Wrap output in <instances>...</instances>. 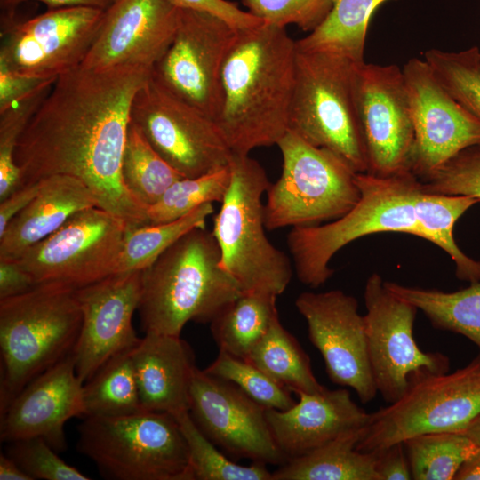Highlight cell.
<instances>
[{
	"label": "cell",
	"mask_w": 480,
	"mask_h": 480,
	"mask_svg": "<svg viewBox=\"0 0 480 480\" xmlns=\"http://www.w3.org/2000/svg\"><path fill=\"white\" fill-rule=\"evenodd\" d=\"M246 360L295 394H313L325 388L316 380L308 354L278 316Z\"/></svg>",
	"instance_id": "4dcf8cb0"
},
{
	"label": "cell",
	"mask_w": 480,
	"mask_h": 480,
	"mask_svg": "<svg viewBox=\"0 0 480 480\" xmlns=\"http://www.w3.org/2000/svg\"><path fill=\"white\" fill-rule=\"evenodd\" d=\"M0 479L1 480H32L20 467L6 453L0 456Z\"/></svg>",
	"instance_id": "f907efd6"
},
{
	"label": "cell",
	"mask_w": 480,
	"mask_h": 480,
	"mask_svg": "<svg viewBox=\"0 0 480 480\" xmlns=\"http://www.w3.org/2000/svg\"><path fill=\"white\" fill-rule=\"evenodd\" d=\"M479 415L480 356L452 373L419 370L397 400L370 413L356 449L379 452L417 435L464 432Z\"/></svg>",
	"instance_id": "9c48e42d"
},
{
	"label": "cell",
	"mask_w": 480,
	"mask_h": 480,
	"mask_svg": "<svg viewBox=\"0 0 480 480\" xmlns=\"http://www.w3.org/2000/svg\"><path fill=\"white\" fill-rule=\"evenodd\" d=\"M52 86L38 90L0 113V201L22 184L21 171L15 161L16 146Z\"/></svg>",
	"instance_id": "ab89813d"
},
{
	"label": "cell",
	"mask_w": 480,
	"mask_h": 480,
	"mask_svg": "<svg viewBox=\"0 0 480 480\" xmlns=\"http://www.w3.org/2000/svg\"><path fill=\"white\" fill-rule=\"evenodd\" d=\"M295 306L307 322L308 338L320 352L329 379L351 388L363 404L373 400L378 390L357 300L341 290L305 292Z\"/></svg>",
	"instance_id": "d6986e66"
},
{
	"label": "cell",
	"mask_w": 480,
	"mask_h": 480,
	"mask_svg": "<svg viewBox=\"0 0 480 480\" xmlns=\"http://www.w3.org/2000/svg\"><path fill=\"white\" fill-rule=\"evenodd\" d=\"M230 180L228 164L209 173L175 181L156 203L148 208L149 224L171 222L204 204L221 203Z\"/></svg>",
	"instance_id": "8d00e7d4"
},
{
	"label": "cell",
	"mask_w": 480,
	"mask_h": 480,
	"mask_svg": "<svg viewBox=\"0 0 480 480\" xmlns=\"http://www.w3.org/2000/svg\"><path fill=\"white\" fill-rule=\"evenodd\" d=\"M83 385L71 354L31 380L0 414L1 441L42 437L65 450L66 422L84 416Z\"/></svg>",
	"instance_id": "7402d4cb"
},
{
	"label": "cell",
	"mask_w": 480,
	"mask_h": 480,
	"mask_svg": "<svg viewBox=\"0 0 480 480\" xmlns=\"http://www.w3.org/2000/svg\"><path fill=\"white\" fill-rule=\"evenodd\" d=\"M276 145L283 166L279 179L266 192L267 229L331 221L356 204L360 196L357 172L336 154L289 130Z\"/></svg>",
	"instance_id": "30bf717a"
},
{
	"label": "cell",
	"mask_w": 480,
	"mask_h": 480,
	"mask_svg": "<svg viewBox=\"0 0 480 480\" xmlns=\"http://www.w3.org/2000/svg\"><path fill=\"white\" fill-rule=\"evenodd\" d=\"M403 443L415 480H454L462 464L480 452L463 432L426 433Z\"/></svg>",
	"instance_id": "836d02e7"
},
{
	"label": "cell",
	"mask_w": 480,
	"mask_h": 480,
	"mask_svg": "<svg viewBox=\"0 0 480 480\" xmlns=\"http://www.w3.org/2000/svg\"><path fill=\"white\" fill-rule=\"evenodd\" d=\"M242 293L220 265L212 232L193 228L143 270L138 307L142 330L180 336L188 322L210 324Z\"/></svg>",
	"instance_id": "3957f363"
},
{
	"label": "cell",
	"mask_w": 480,
	"mask_h": 480,
	"mask_svg": "<svg viewBox=\"0 0 480 480\" xmlns=\"http://www.w3.org/2000/svg\"><path fill=\"white\" fill-rule=\"evenodd\" d=\"M186 440L195 480H272L267 465H240L222 453L194 422L188 411L174 416Z\"/></svg>",
	"instance_id": "d590c367"
},
{
	"label": "cell",
	"mask_w": 480,
	"mask_h": 480,
	"mask_svg": "<svg viewBox=\"0 0 480 480\" xmlns=\"http://www.w3.org/2000/svg\"><path fill=\"white\" fill-rule=\"evenodd\" d=\"M177 20L178 8L169 0H113L81 67L153 68L171 44Z\"/></svg>",
	"instance_id": "44dd1931"
},
{
	"label": "cell",
	"mask_w": 480,
	"mask_h": 480,
	"mask_svg": "<svg viewBox=\"0 0 480 480\" xmlns=\"http://www.w3.org/2000/svg\"><path fill=\"white\" fill-rule=\"evenodd\" d=\"M144 411L176 416L189 411V390L197 367L195 355L180 336L147 332L132 349Z\"/></svg>",
	"instance_id": "cb8c5ba5"
},
{
	"label": "cell",
	"mask_w": 480,
	"mask_h": 480,
	"mask_svg": "<svg viewBox=\"0 0 480 480\" xmlns=\"http://www.w3.org/2000/svg\"><path fill=\"white\" fill-rule=\"evenodd\" d=\"M277 296L243 292L210 323L219 350L247 359L278 316Z\"/></svg>",
	"instance_id": "f546056e"
},
{
	"label": "cell",
	"mask_w": 480,
	"mask_h": 480,
	"mask_svg": "<svg viewBox=\"0 0 480 480\" xmlns=\"http://www.w3.org/2000/svg\"><path fill=\"white\" fill-rule=\"evenodd\" d=\"M175 7L191 9L213 14L236 29L258 26L264 21L247 11L241 10L235 2L228 0H169Z\"/></svg>",
	"instance_id": "ee69618b"
},
{
	"label": "cell",
	"mask_w": 480,
	"mask_h": 480,
	"mask_svg": "<svg viewBox=\"0 0 480 480\" xmlns=\"http://www.w3.org/2000/svg\"><path fill=\"white\" fill-rule=\"evenodd\" d=\"M237 30L209 12L178 8L173 39L153 67V77L215 122L221 68Z\"/></svg>",
	"instance_id": "5bb4252c"
},
{
	"label": "cell",
	"mask_w": 480,
	"mask_h": 480,
	"mask_svg": "<svg viewBox=\"0 0 480 480\" xmlns=\"http://www.w3.org/2000/svg\"><path fill=\"white\" fill-rule=\"evenodd\" d=\"M131 121L186 178L228 165L232 152L216 123L167 91L152 76L135 94Z\"/></svg>",
	"instance_id": "7c38bea8"
},
{
	"label": "cell",
	"mask_w": 480,
	"mask_h": 480,
	"mask_svg": "<svg viewBox=\"0 0 480 480\" xmlns=\"http://www.w3.org/2000/svg\"><path fill=\"white\" fill-rule=\"evenodd\" d=\"M454 480H480V452L462 464Z\"/></svg>",
	"instance_id": "816d5d0a"
},
{
	"label": "cell",
	"mask_w": 480,
	"mask_h": 480,
	"mask_svg": "<svg viewBox=\"0 0 480 480\" xmlns=\"http://www.w3.org/2000/svg\"><path fill=\"white\" fill-rule=\"evenodd\" d=\"M41 180L36 196L0 236V260L18 259L75 213L98 206L92 192L77 178L56 174Z\"/></svg>",
	"instance_id": "d4e9b609"
},
{
	"label": "cell",
	"mask_w": 480,
	"mask_h": 480,
	"mask_svg": "<svg viewBox=\"0 0 480 480\" xmlns=\"http://www.w3.org/2000/svg\"><path fill=\"white\" fill-rule=\"evenodd\" d=\"M129 227L98 206L86 208L15 260L36 284L56 282L83 287L116 272Z\"/></svg>",
	"instance_id": "4fadbf2b"
},
{
	"label": "cell",
	"mask_w": 480,
	"mask_h": 480,
	"mask_svg": "<svg viewBox=\"0 0 480 480\" xmlns=\"http://www.w3.org/2000/svg\"><path fill=\"white\" fill-rule=\"evenodd\" d=\"M132 349L111 357L84 382V418L120 417L144 412Z\"/></svg>",
	"instance_id": "1f68e13d"
},
{
	"label": "cell",
	"mask_w": 480,
	"mask_h": 480,
	"mask_svg": "<svg viewBox=\"0 0 480 480\" xmlns=\"http://www.w3.org/2000/svg\"><path fill=\"white\" fill-rule=\"evenodd\" d=\"M420 181L426 192L480 199V144L461 150Z\"/></svg>",
	"instance_id": "60d3db41"
},
{
	"label": "cell",
	"mask_w": 480,
	"mask_h": 480,
	"mask_svg": "<svg viewBox=\"0 0 480 480\" xmlns=\"http://www.w3.org/2000/svg\"><path fill=\"white\" fill-rule=\"evenodd\" d=\"M213 210L209 203L171 222L129 227L115 273L144 270L180 236L193 228H204Z\"/></svg>",
	"instance_id": "e575fe53"
},
{
	"label": "cell",
	"mask_w": 480,
	"mask_h": 480,
	"mask_svg": "<svg viewBox=\"0 0 480 480\" xmlns=\"http://www.w3.org/2000/svg\"><path fill=\"white\" fill-rule=\"evenodd\" d=\"M296 40L268 23L238 29L222 64L215 123L234 155L276 145L287 132Z\"/></svg>",
	"instance_id": "7a4b0ae2"
},
{
	"label": "cell",
	"mask_w": 480,
	"mask_h": 480,
	"mask_svg": "<svg viewBox=\"0 0 480 480\" xmlns=\"http://www.w3.org/2000/svg\"><path fill=\"white\" fill-rule=\"evenodd\" d=\"M251 14L265 23L286 28L293 24L312 32L326 19L335 0H240Z\"/></svg>",
	"instance_id": "7bdbcfd3"
},
{
	"label": "cell",
	"mask_w": 480,
	"mask_h": 480,
	"mask_svg": "<svg viewBox=\"0 0 480 480\" xmlns=\"http://www.w3.org/2000/svg\"><path fill=\"white\" fill-rule=\"evenodd\" d=\"M76 289L42 283L0 300V414L31 380L73 353L82 325Z\"/></svg>",
	"instance_id": "277c9868"
},
{
	"label": "cell",
	"mask_w": 480,
	"mask_h": 480,
	"mask_svg": "<svg viewBox=\"0 0 480 480\" xmlns=\"http://www.w3.org/2000/svg\"><path fill=\"white\" fill-rule=\"evenodd\" d=\"M55 81L20 75L0 65V113Z\"/></svg>",
	"instance_id": "f6af8a7d"
},
{
	"label": "cell",
	"mask_w": 480,
	"mask_h": 480,
	"mask_svg": "<svg viewBox=\"0 0 480 480\" xmlns=\"http://www.w3.org/2000/svg\"><path fill=\"white\" fill-rule=\"evenodd\" d=\"M355 98L366 172L388 177L411 172L414 129L402 68L365 61L356 65Z\"/></svg>",
	"instance_id": "2e32d148"
},
{
	"label": "cell",
	"mask_w": 480,
	"mask_h": 480,
	"mask_svg": "<svg viewBox=\"0 0 480 480\" xmlns=\"http://www.w3.org/2000/svg\"><path fill=\"white\" fill-rule=\"evenodd\" d=\"M143 270L114 273L76 289L82 325L72 356L85 382L114 356L140 340L132 325L140 304Z\"/></svg>",
	"instance_id": "ffe728a7"
},
{
	"label": "cell",
	"mask_w": 480,
	"mask_h": 480,
	"mask_svg": "<svg viewBox=\"0 0 480 480\" xmlns=\"http://www.w3.org/2000/svg\"><path fill=\"white\" fill-rule=\"evenodd\" d=\"M463 433L480 447V415L470 423Z\"/></svg>",
	"instance_id": "f5cc1de1"
},
{
	"label": "cell",
	"mask_w": 480,
	"mask_h": 480,
	"mask_svg": "<svg viewBox=\"0 0 480 480\" xmlns=\"http://www.w3.org/2000/svg\"><path fill=\"white\" fill-rule=\"evenodd\" d=\"M41 185V180L24 184L0 201V236L4 233L10 221L36 196Z\"/></svg>",
	"instance_id": "c3c4849f"
},
{
	"label": "cell",
	"mask_w": 480,
	"mask_h": 480,
	"mask_svg": "<svg viewBox=\"0 0 480 480\" xmlns=\"http://www.w3.org/2000/svg\"><path fill=\"white\" fill-rule=\"evenodd\" d=\"M231 180L213 220L212 234L220 252V265L243 292L278 296L291 282L290 259L265 233L262 196L270 186L264 168L249 155L229 161Z\"/></svg>",
	"instance_id": "8992f818"
},
{
	"label": "cell",
	"mask_w": 480,
	"mask_h": 480,
	"mask_svg": "<svg viewBox=\"0 0 480 480\" xmlns=\"http://www.w3.org/2000/svg\"><path fill=\"white\" fill-rule=\"evenodd\" d=\"M414 129L410 171L419 180L480 144V120L444 87L424 59L402 68Z\"/></svg>",
	"instance_id": "ac0fdd59"
},
{
	"label": "cell",
	"mask_w": 480,
	"mask_h": 480,
	"mask_svg": "<svg viewBox=\"0 0 480 480\" xmlns=\"http://www.w3.org/2000/svg\"><path fill=\"white\" fill-rule=\"evenodd\" d=\"M204 371L233 383L266 409L284 411L296 403L292 391L255 364L225 351L219 350L215 360Z\"/></svg>",
	"instance_id": "f35d334b"
},
{
	"label": "cell",
	"mask_w": 480,
	"mask_h": 480,
	"mask_svg": "<svg viewBox=\"0 0 480 480\" xmlns=\"http://www.w3.org/2000/svg\"><path fill=\"white\" fill-rule=\"evenodd\" d=\"M434 74L448 92L480 120V50L460 52L432 48L423 53Z\"/></svg>",
	"instance_id": "74e56055"
},
{
	"label": "cell",
	"mask_w": 480,
	"mask_h": 480,
	"mask_svg": "<svg viewBox=\"0 0 480 480\" xmlns=\"http://www.w3.org/2000/svg\"><path fill=\"white\" fill-rule=\"evenodd\" d=\"M152 69L79 67L59 76L19 138L21 186L69 175L86 185L98 207L130 227L149 224L148 208L123 182L121 164L132 103Z\"/></svg>",
	"instance_id": "6da1fadb"
},
{
	"label": "cell",
	"mask_w": 480,
	"mask_h": 480,
	"mask_svg": "<svg viewBox=\"0 0 480 480\" xmlns=\"http://www.w3.org/2000/svg\"><path fill=\"white\" fill-rule=\"evenodd\" d=\"M29 1L42 3L48 10L82 6L105 11L113 0H0L1 12H14L20 4Z\"/></svg>",
	"instance_id": "681fc988"
},
{
	"label": "cell",
	"mask_w": 480,
	"mask_h": 480,
	"mask_svg": "<svg viewBox=\"0 0 480 480\" xmlns=\"http://www.w3.org/2000/svg\"><path fill=\"white\" fill-rule=\"evenodd\" d=\"M356 65L332 53L297 51L288 130L360 173L367 161L356 106Z\"/></svg>",
	"instance_id": "ba28073f"
},
{
	"label": "cell",
	"mask_w": 480,
	"mask_h": 480,
	"mask_svg": "<svg viewBox=\"0 0 480 480\" xmlns=\"http://www.w3.org/2000/svg\"><path fill=\"white\" fill-rule=\"evenodd\" d=\"M296 395L299 400L291 408L266 411L273 437L288 460L345 433L364 428L370 420V413L353 401L346 388H324L320 392Z\"/></svg>",
	"instance_id": "603a6c76"
},
{
	"label": "cell",
	"mask_w": 480,
	"mask_h": 480,
	"mask_svg": "<svg viewBox=\"0 0 480 480\" xmlns=\"http://www.w3.org/2000/svg\"><path fill=\"white\" fill-rule=\"evenodd\" d=\"M6 454L32 480H89V476L63 460L44 438L29 437L7 443Z\"/></svg>",
	"instance_id": "b9f144b4"
},
{
	"label": "cell",
	"mask_w": 480,
	"mask_h": 480,
	"mask_svg": "<svg viewBox=\"0 0 480 480\" xmlns=\"http://www.w3.org/2000/svg\"><path fill=\"white\" fill-rule=\"evenodd\" d=\"M364 297L372 372L385 402L397 400L407 388L409 375L416 371L449 372L447 356L424 352L417 345L413 336L417 308L393 294L378 273L367 278Z\"/></svg>",
	"instance_id": "9a60e30c"
},
{
	"label": "cell",
	"mask_w": 480,
	"mask_h": 480,
	"mask_svg": "<svg viewBox=\"0 0 480 480\" xmlns=\"http://www.w3.org/2000/svg\"><path fill=\"white\" fill-rule=\"evenodd\" d=\"M266 411L233 383L196 368L188 412L202 433L229 456L266 465L287 462L273 437Z\"/></svg>",
	"instance_id": "e0dca14e"
},
{
	"label": "cell",
	"mask_w": 480,
	"mask_h": 480,
	"mask_svg": "<svg viewBox=\"0 0 480 480\" xmlns=\"http://www.w3.org/2000/svg\"><path fill=\"white\" fill-rule=\"evenodd\" d=\"M364 428L289 460L272 473V480H379L375 470L378 452L356 449Z\"/></svg>",
	"instance_id": "484cf974"
},
{
	"label": "cell",
	"mask_w": 480,
	"mask_h": 480,
	"mask_svg": "<svg viewBox=\"0 0 480 480\" xmlns=\"http://www.w3.org/2000/svg\"><path fill=\"white\" fill-rule=\"evenodd\" d=\"M77 451L111 480H195L188 448L175 417L144 411L120 417H85Z\"/></svg>",
	"instance_id": "52a82bcc"
},
{
	"label": "cell",
	"mask_w": 480,
	"mask_h": 480,
	"mask_svg": "<svg viewBox=\"0 0 480 480\" xmlns=\"http://www.w3.org/2000/svg\"><path fill=\"white\" fill-rule=\"evenodd\" d=\"M385 285L396 297L420 309L433 327L461 334L480 348V281L455 292L388 281Z\"/></svg>",
	"instance_id": "83f0119b"
},
{
	"label": "cell",
	"mask_w": 480,
	"mask_h": 480,
	"mask_svg": "<svg viewBox=\"0 0 480 480\" xmlns=\"http://www.w3.org/2000/svg\"><path fill=\"white\" fill-rule=\"evenodd\" d=\"M121 174L127 190L147 208L172 184L185 178L156 152L132 121L127 131Z\"/></svg>",
	"instance_id": "d6a6232c"
},
{
	"label": "cell",
	"mask_w": 480,
	"mask_h": 480,
	"mask_svg": "<svg viewBox=\"0 0 480 480\" xmlns=\"http://www.w3.org/2000/svg\"><path fill=\"white\" fill-rule=\"evenodd\" d=\"M104 10L68 7L30 19L1 12L0 65L42 79L81 67L100 28Z\"/></svg>",
	"instance_id": "8fae6325"
},
{
	"label": "cell",
	"mask_w": 480,
	"mask_h": 480,
	"mask_svg": "<svg viewBox=\"0 0 480 480\" xmlns=\"http://www.w3.org/2000/svg\"><path fill=\"white\" fill-rule=\"evenodd\" d=\"M388 1L397 0H335L323 23L306 36L296 40L297 51L328 52L357 65L364 63L365 40L372 16Z\"/></svg>",
	"instance_id": "4316f807"
},
{
	"label": "cell",
	"mask_w": 480,
	"mask_h": 480,
	"mask_svg": "<svg viewBox=\"0 0 480 480\" xmlns=\"http://www.w3.org/2000/svg\"><path fill=\"white\" fill-rule=\"evenodd\" d=\"M356 182L360 196L348 212L324 225L293 227L287 235L297 277L307 286L323 285L333 275L332 258L360 237L395 232L422 238L414 209L420 182L413 173L379 177L360 172Z\"/></svg>",
	"instance_id": "5b68a950"
},
{
	"label": "cell",
	"mask_w": 480,
	"mask_h": 480,
	"mask_svg": "<svg viewBox=\"0 0 480 480\" xmlns=\"http://www.w3.org/2000/svg\"><path fill=\"white\" fill-rule=\"evenodd\" d=\"M36 285L17 260H0V300L21 294Z\"/></svg>",
	"instance_id": "7dc6e473"
},
{
	"label": "cell",
	"mask_w": 480,
	"mask_h": 480,
	"mask_svg": "<svg viewBox=\"0 0 480 480\" xmlns=\"http://www.w3.org/2000/svg\"><path fill=\"white\" fill-rule=\"evenodd\" d=\"M480 199L470 196L426 192L421 185L414 209L422 238L443 249L455 264L456 276L470 284L480 281V261L467 256L457 245L453 228L459 218Z\"/></svg>",
	"instance_id": "f1b7e54d"
},
{
	"label": "cell",
	"mask_w": 480,
	"mask_h": 480,
	"mask_svg": "<svg viewBox=\"0 0 480 480\" xmlns=\"http://www.w3.org/2000/svg\"><path fill=\"white\" fill-rule=\"evenodd\" d=\"M375 470L379 480L412 479L409 460L403 442L377 452Z\"/></svg>",
	"instance_id": "bcb514c9"
}]
</instances>
